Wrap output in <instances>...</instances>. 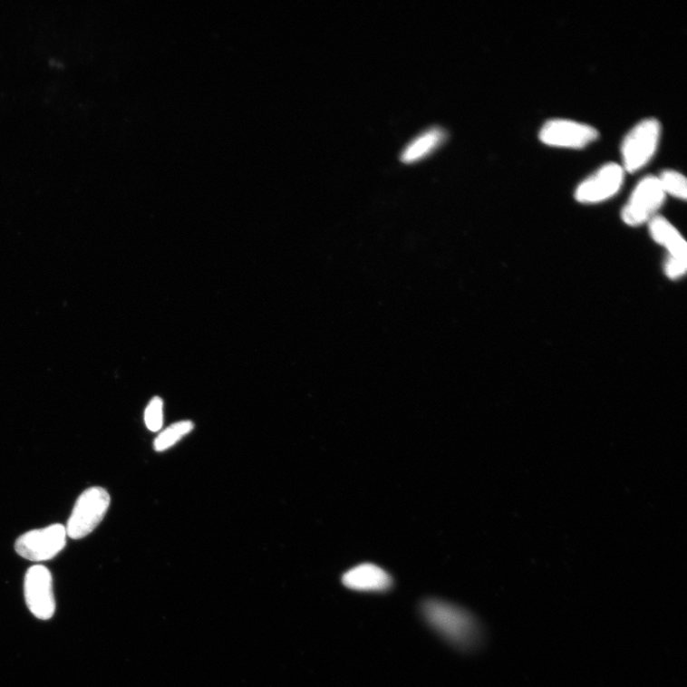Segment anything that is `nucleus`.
Returning <instances> with one entry per match:
<instances>
[{"instance_id":"4","label":"nucleus","mask_w":687,"mask_h":687,"mask_svg":"<svg viewBox=\"0 0 687 687\" xmlns=\"http://www.w3.org/2000/svg\"><path fill=\"white\" fill-rule=\"evenodd\" d=\"M665 198L658 176L643 178L622 210L623 221L630 227L649 223L664 204Z\"/></svg>"},{"instance_id":"15","label":"nucleus","mask_w":687,"mask_h":687,"mask_svg":"<svg viewBox=\"0 0 687 687\" xmlns=\"http://www.w3.org/2000/svg\"><path fill=\"white\" fill-rule=\"evenodd\" d=\"M687 260H680L672 257H668L664 271L668 278L672 280H677L683 276L686 273Z\"/></svg>"},{"instance_id":"2","label":"nucleus","mask_w":687,"mask_h":687,"mask_svg":"<svg viewBox=\"0 0 687 687\" xmlns=\"http://www.w3.org/2000/svg\"><path fill=\"white\" fill-rule=\"evenodd\" d=\"M661 135V123L654 118L641 121L627 133L621 148V166L625 173H636L649 164L657 152Z\"/></svg>"},{"instance_id":"11","label":"nucleus","mask_w":687,"mask_h":687,"mask_svg":"<svg viewBox=\"0 0 687 687\" xmlns=\"http://www.w3.org/2000/svg\"><path fill=\"white\" fill-rule=\"evenodd\" d=\"M446 139L447 132L439 126H433L415 136L406 144L401 153V160L405 164L419 161L439 149Z\"/></svg>"},{"instance_id":"6","label":"nucleus","mask_w":687,"mask_h":687,"mask_svg":"<svg viewBox=\"0 0 687 687\" xmlns=\"http://www.w3.org/2000/svg\"><path fill=\"white\" fill-rule=\"evenodd\" d=\"M66 529L62 524L27 532L17 538L15 550L31 562L40 563L59 555L66 546Z\"/></svg>"},{"instance_id":"5","label":"nucleus","mask_w":687,"mask_h":687,"mask_svg":"<svg viewBox=\"0 0 687 687\" xmlns=\"http://www.w3.org/2000/svg\"><path fill=\"white\" fill-rule=\"evenodd\" d=\"M542 143L566 150H584L599 138L593 126L568 119H553L542 126L538 133Z\"/></svg>"},{"instance_id":"12","label":"nucleus","mask_w":687,"mask_h":687,"mask_svg":"<svg viewBox=\"0 0 687 687\" xmlns=\"http://www.w3.org/2000/svg\"><path fill=\"white\" fill-rule=\"evenodd\" d=\"M194 428L191 421H179L161 431L154 442L155 450H166L188 435Z\"/></svg>"},{"instance_id":"14","label":"nucleus","mask_w":687,"mask_h":687,"mask_svg":"<svg viewBox=\"0 0 687 687\" xmlns=\"http://www.w3.org/2000/svg\"><path fill=\"white\" fill-rule=\"evenodd\" d=\"M144 421L152 431H158L164 424V402L160 397H154L144 412Z\"/></svg>"},{"instance_id":"7","label":"nucleus","mask_w":687,"mask_h":687,"mask_svg":"<svg viewBox=\"0 0 687 687\" xmlns=\"http://www.w3.org/2000/svg\"><path fill=\"white\" fill-rule=\"evenodd\" d=\"M625 171L616 162H608L577 186L575 198L584 205L600 204L617 195L624 182Z\"/></svg>"},{"instance_id":"9","label":"nucleus","mask_w":687,"mask_h":687,"mask_svg":"<svg viewBox=\"0 0 687 687\" xmlns=\"http://www.w3.org/2000/svg\"><path fill=\"white\" fill-rule=\"evenodd\" d=\"M343 585L360 592H384L392 587V576L382 567L371 564L360 565L349 570L342 578Z\"/></svg>"},{"instance_id":"3","label":"nucleus","mask_w":687,"mask_h":687,"mask_svg":"<svg viewBox=\"0 0 687 687\" xmlns=\"http://www.w3.org/2000/svg\"><path fill=\"white\" fill-rule=\"evenodd\" d=\"M111 501L110 494L103 488H89L80 496L72 511L65 527L67 536L81 539L92 533L105 517Z\"/></svg>"},{"instance_id":"8","label":"nucleus","mask_w":687,"mask_h":687,"mask_svg":"<svg viewBox=\"0 0 687 687\" xmlns=\"http://www.w3.org/2000/svg\"><path fill=\"white\" fill-rule=\"evenodd\" d=\"M26 605L35 618L49 620L56 611L55 595L53 591V577L44 566L28 569L24 580Z\"/></svg>"},{"instance_id":"1","label":"nucleus","mask_w":687,"mask_h":687,"mask_svg":"<svg viewBox=\"0 0 687 687\" xmlns=\"http://www.w3.org/2000/svg\"><path fill=\"white\" fill-rule=\"evenodd\" d=\"M426 622L446 641L460 649H472L481 640V628L471 613L444 601L431 599L421 605Z\"/></svg>"},{"instance_id":"10","label":"nucleus","mask_w":687,"mask_h":687,"mask_svg":"<svg viewBox=\"0 0 687 687\" xmlns=\"http://www.w3.org/2000/svg\"><path fill=\"white\" fill-rule=\"evenodd\" d=\"M648 224L651 237L668 250L669 257L687 260L686 242L671 222L656 215Z\"/></svg>"},{"instance_id":"13","label":"nucleus","mask_w":687,"mask_h":687,"mask_svg":"<svg viewBox=\"0 0 687 687\" xmlns=\"http://www.w3.org/2000/svg\"><path fill=\"white\" fill-rule=\"evenodd\" d=\"M658 178L666 195L673 196L682 201L686 200L687 182L682 173L676 170H664Z\"/></svg>"}]
</instances>
